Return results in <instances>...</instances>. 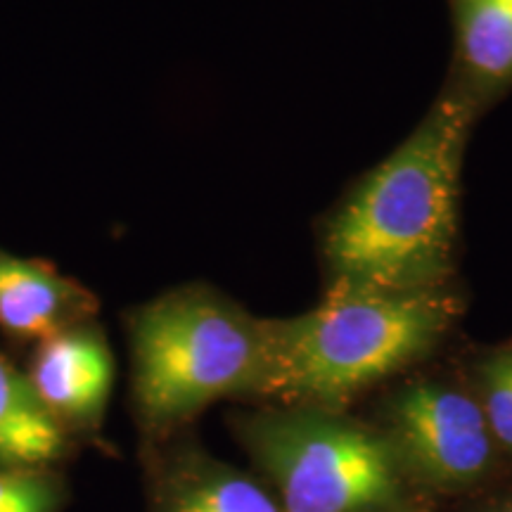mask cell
Wrapping results in <instances>:
<instances>
[{
    "label": "cell",
    "mask_w": 512,
    "mask_h": 512,
    "mask_svg": "<svg viewBox=\"0 0 512 512\" xmlns=\"http://www.w3.org/2000/svg\"><path fill=\"white\" fill-rule=\"evenodd\" d=\"M477 102L448 88L418 128L358 183L325 228L332 280L389 292L446 287L458 235V178Z\"/></svg>",
    "instance_id": "obj_1"
},
{
    "label": "cell",
    "mask_w": 512,
    "mask_h": 512,
    "mask_svg": "<svg viewBox=\"0 0 512 512\" xmlns=\"http://www.w3.org/2000/svg\"><path fill=\"white\" fill-rule=\"evenodd\" d=\"M460 299L448 287L389 292L332 280L316 309L266 320V396L342 411L363 389L425 358L451 330Z\"/></svg>",
    "instance_id": "obj_2"
},
{
    "label": "cell",
    "mask_w": 512,
    "mask_h": 512,
    "mask_svg": "<svg viewBox=\"0 0 512 512\" xmlns=\"http://www.w3.org/2000/svg\"><path fill=\"white\" fill-rule=\"evenodd\" d=\"M133 408L145 437L164 439L214 401L266 396V320L209 287H181L128 318Z\"/></svg>",
    "instance_id": "obj_3"
},
{
    "label": "cell",
    "mask_w": 512,
    "mask_h": 512,
    "mask_svg": "<svg viewBox=\"0 0 512 512\" xmlns=\"http://www.w3.org/2000/svg\"><path fill=\"white\" fill-rule=\"evenodd\" d=\"M238 437L283 512H403L406 472L387 434L342 411L247 415Z\"/></svg>",
    "instance_id": "obj_4"
},
{
    "label": "cell",
    "mask_w": 512,
    "mask_h": 512,
    "mask_svg": "<svg viewBox=\"0 0 512 512\" xmlns=\"http://www.w3.org/2000/svg\"><path fill=\"white\" fill-rule=\"evenodd\" d=\"M387 439L406 477L456 491L489 475L496 439L477 399L439 382L403 387L387 406Z\"/></svg>",
    "instance_id": "obj_5"
},
{
    "label": "cell",
    "mask_w": 512,
    "mask_h": 512,
    "mask_svg": "<svg viewBox=\"0 0 512 512\" xmlns=\"http://www.w3.org/2000/svg\"><path fill=\"white\" fill-rule=\"evenodd\" d=\"M27 377L38 399L64 430H91L105 415L114 384V356L91 323L38 342Z\"/></svg>",
    "instance_id": "obj_6"
},
{
    "label": "cell",
    "mask_w": 512,
    "mask_h": 512,
    "mask_svg": "<svg viewBox=\"0 0 512 512\" xmlns=\"http://www.w3.org/2000/svg\"><path fill=\"white\" fill-rule=\"evenodd\" d=\"M150 512H283L271 489L200 448H171L150 472Z\"/></svg>",
    "instance_id": "obj_7"
},
{
    "label": "cell",
    "mask_w": 512,
    "mask_h": 512,
    "mask_svg": "<svg viewBox=\"0 0 512 512\" xmlns=\"http://www.w3.org/2000/svg\"><path fill=\"white\" fill-rule=\"evenodd\" d=\"M95 297L38 259L0 249V328L17 339H43L88 323Z\"/></svg>",
    "instance_id": "obj_8"
},
{
    "label": "cell",
    "mask_w": 512,
    "mask_h": 512,
    "mask_svg": "<svg viewBox=\"0 0 512 512\" xmlns=\"http://www.w3.org/2000/svg\"><path fill=\"white\" fill-rule=\"evenodd\" d=\"M460 83L477 105L512 86V0H448Z\"/></svg>",
    "instance_id": "obj_9"
},
{
    "label": "cell",
    "mask_w": 512,
    "mask_h": 512,
    "mask_svg": "<svg viewBox=\"0 0 512 512\" xmlns=\"http://www.w3.org/2000/svg\"><path fill=\"white\" fill-rule=\"evenodd\" d=\"M67 453V430L38 399L27 373L0 351V470H43Z\"/></svg>",
    "instance_id": "obj_10"
},
{
    "label": "cell",
    "mask_w": 512,
    "mask_h": 512,
    "mask_svg": "<svg viewBox=\"0 0 512 512\" xmlns=\"http://www.w3.org/2000/svg\"><path fill=\"white\" fill-rule=\"evenodd\" d=\"M479 406L496 446L512 456V347L494 351L479 366Z\"/></svg>",
    "instance_id": "obj_11"
},
{
    "label": "cell",
    "mask_w": 512,
    "mask_h": 512,
    "mask_svg": "<svg viewBox=\"0 0 512 512\" xmlns=\"http://www.w3.org/2000/svg\"><path fill=\"white\" fill-rule=\"evenodd\" d=\"M55 501H57V489L55 484L48 486L41 494L27 498V501H19L12 505H5L0 512H55Z\"/></svg>",
    "instance_id": "obj_12"
},
{
    "label": "cell",
    "mask_w": 512,
    "mask_h": 512,
    "mask_svg": "<svg viewBox=\"0 0 512 512\" xmlns=\"http://www.w3.org/2000/svg\"><path fill=\"white\" fill-rule=\"evenodd\" d=\"M486 512H512V501L501 503V505H494V508H489Z\"/></svg>",
    "instance_id": "obj_13"
}]
</instances>
